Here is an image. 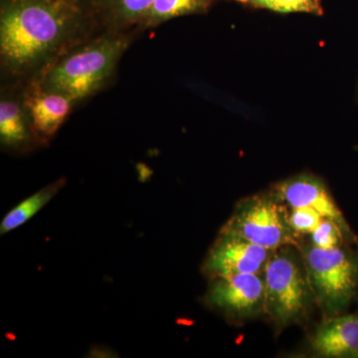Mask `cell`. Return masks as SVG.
Masks as SVG:
<instances>
[{
  "mask_svg": "<svg viewBox=\"0 0 358 358\" xmlns=\"http://www.w3.org/2000/svg\"><path fill=\"white\" fill-rule=\"evenodd\" d=\"M72 16L64 7L24 0L6 7L0 20L2 60L13 70L38 64L64 41Z\"/></svg>",
  "mask_w": 358,
  "mask_h": 358,
  "instance_id": "1",
  "label": "cell"
},
{
  "mask_svg": "<svg viewBox=\"0 0 358 358\" xmlns=\"http://www.w3.org/2000/svg\"><path fill=\"white\" fill-rule=\"evenodd\" d=\"M263 275L266 315L275 326L282 329L307 319L317 301L299 247L275 250Z\"/></svg>",
  "mask_w": 358,
  "mask_h": 358,
  "instance_id": "2",
  "label": "cell"
},
{
  "mask_svg": "<svg viewBox=\"0 0 358 358\" xmlns=\"http://www.w3.org/2000/svg\"><path fill=\"white\" fill-rule=\"evenodd\" d=\"M345 243L324 249L299 244L317 306L327 317L343 315L358 298V249Z\"/></svg>",
  "mask_w": 358,
  "mask_h": 358,
  "instance_id": "3",
  "label": "cell"
},
{
  "mask_svg": "<svg viewBox=\"0 0 358 358\" xmlns=\"http://www.w3.org/2000/svg\"><path fill=\"white\" fill-rule=\"evenodd\" d=\"M127 44L122 37H103L73 52L52 66L42 91L60 94L72 102L86 98L112 75Z\"/></svg>",
  "mask_w": 358,
  "mask_h": 358,
  "instance_id": "4",
  "label": "cell"
},
{
  "mask_svg": "<svg viewBox=\"0 0 358 358\" xmlns=\"http://www.w3.org/2000/svg\"><path fill=\"white\" fill-rule=\"evenodd\" d=\"M289 208L274 190L240 200L220 231L237 235L271 251L299 246L300 235L289 220Z\"/></svg>",
  "mask_w": 358,
  "mask_h": 358,
  "instance_id": "5",
  "label": "cell"
},
{
  "mask_svg": "<svg viewBox=\"0 0 358 358\" xmlns=\"http://www.w3.org/2000/svg\"><path fill=\"white\" fill-rule=\"evenodd\" d=\"M205 303L226 319L242 322L266 315L263 274L220 275L209 279Z\"/></svg>",
  "mask_w": 358,
  "mask_h": 358,
  "instance_id": "6",
  "label": "cell"
},
{
  "mask_svg": "<svg viewBox=\"0 0 358 358\" xmlns=\"http://www.w3.org/2000/svg\"><path fill=\"white\" fill-rule=\"evenodd\" d=\"M273 252L220 231L205 257L202 272L208 279L220 275L263 274Z\"/></svg>",
  "mask_w": 358,
  "mask_h": 358,
  "instance_id": "7",
  "label": "cell"
},
{
  "mask_svg": "<svg viewBox=\"0 0 358 358\" xmlns=\"http://www.w3.org/2000/svg\"><path fill=\"white\" fill-rule=\"evenodd\" d=\"M272 189L289 208L313 209L322 217L338 223L350 239L358 242V237L322 178L312 173H299L275 183Z\"/></svg>",
  "mask_w": 358,
  "mask_h": 358,
  "instance_id": "8",
  "label": "cell"
},
{
  "mask_svg": "<svg viewBox=\"0 0 358 358\" xmlns=\"http://www.w3.org/2000/svg\"><path fill=\"white\" fill-rule=\"evenodd\" d=\"M308 348L315 357L358 358V313L324 317L308 339Z\"/></svg>",
  "mask_w": 358,
  "mask_h": 358,
  "instance_id": "9",
  "label": "cell"
},
{
  "mask_svg": "<svg viewBox=\"0 0 358 358\" xmlns=\"http://www.w3.org/2000/svg\"><path fill=\"white\" fill-rule=\"evenodd\" d=\"M72 101L67 96L51 92H40L28 103L30 117L40 136H53L69 115Z\"/></svg>",
  "mask_w": 358,
  "mask_h": 358,
  "instance_id": "10",
  "label": "cell"
},
{
  "mask_svg": "<svg viewBox=\"0 0 358 358\" xmlns=\"http://www.w3.org/2000/svg\"><path fill=\"white\" fill-rule=\"evenodd\" d=\"M64 183L62 179L56 181L53 185L42 188L38 192L34 193L24 201L20 202L17 206L14 207L13 210L4 216L0 224V234H6L27 222L35 214L38 213L45 205L48 204V202L60 192Z\"/></svg>",
  "mask_w": 358,
  "mask_h": 358,
  "instance_id": "11",
  "label": "cell"
},
{
  "mask_svg": "<svg viewBox=\"0 0 358 358\" xmlns=\"http://www.w3.org/2000/svg\"><path fill=\"white\" fill-rule=\"evenodd\" d=\"M0 138L9 147L20 145L27 138L24 115L15 101L2 99L0 103Z\"/></svg>",
  "mask_w": 358,
  "mask_h": 358,
  "instance_id": "12",
  "label": "cell"
},
{
  "mask_svg": "<svg viewBox=\"0 0 358 358\" xmlns=\"http://www.w3.org/2000/svg\"><path fill=\"white\" fill-rule=\"evenodd\" d=\"M209 0H155L145 18L150 25H157L178 16L203 10Z\"/></svg>",
  "mask_w": 358,
  "mask_h": 358,
  "instance_id": "13",
  "label": "cell"
},
{
  "mask_svg": "<svg viewBox=\"0 0 358 358\" xmlns=\"http://www.w3.org/2000/svg\"><path fill=\"white\" fill-rule=\"evenodd\" d=\"M244 6L273 13H308L322 15V0H235Z\"/></svg>",
  "mask_w": 358,
  "mask_h": 358,
  "instance_id": "14",
  "label": "cell"
},
{
  "mask_svg": "<svg viewBox=\"0 0 358 358\" xmlns=\"http://www.w3.org/2000/svg\"><path fill=\"white\" fill-rule=\"evenodd\" d=\"M310 243L320 248L329 249L345 243L358 244V242L350 239L338 223L324 218L310 234Z\"/></svg>",
  "mask_w": 358,
  "mask_h": 358,
  "instance_id": "15",
  "label": "cell"
},
{
  "mask_svg": "<svg viewBox=\"0 0 358 358\" xmlns=\"http://www.w3.org/2000/svg\"><path fill=\"white\" fill-rule=\"evenodd\" d=\"M319 212L310 208H289V220L299 235H310L324 220Z\"/></svg>",
  "mask_w": 358,
  "mask_h": 358,
  "instance_id": "16",
  "label": "cell"
},
{
  "mask_svg": "<svg viewBox=\"0 0 358 358\" xmlns=\"http://www.w3.org/2000/svg\"><path fill=\"white\" fill-rule=\"evenodd\" d=\"M155 0H115V11L122 21L145 17Z\"/></svg>",
  "mask_w": 358,
  "mask_h": 358,
  "instance_id": "17",
  "label": "cell"
},
{
  "mask_svg": "<svg viewBox=\"0 0 358 358\" xmlns=\"http://www.w3.org/2000/svg\"><path fill=\"white\" fill-rule=\"evenodd\" d=\"M358 299V298H357ZM357 313H358V305H357Z\"/></svg>",
  "mask_w": 358,
  "mask_h": 358,
  "instance_id": "18",
  "label": "cell"
}]
</instances>
